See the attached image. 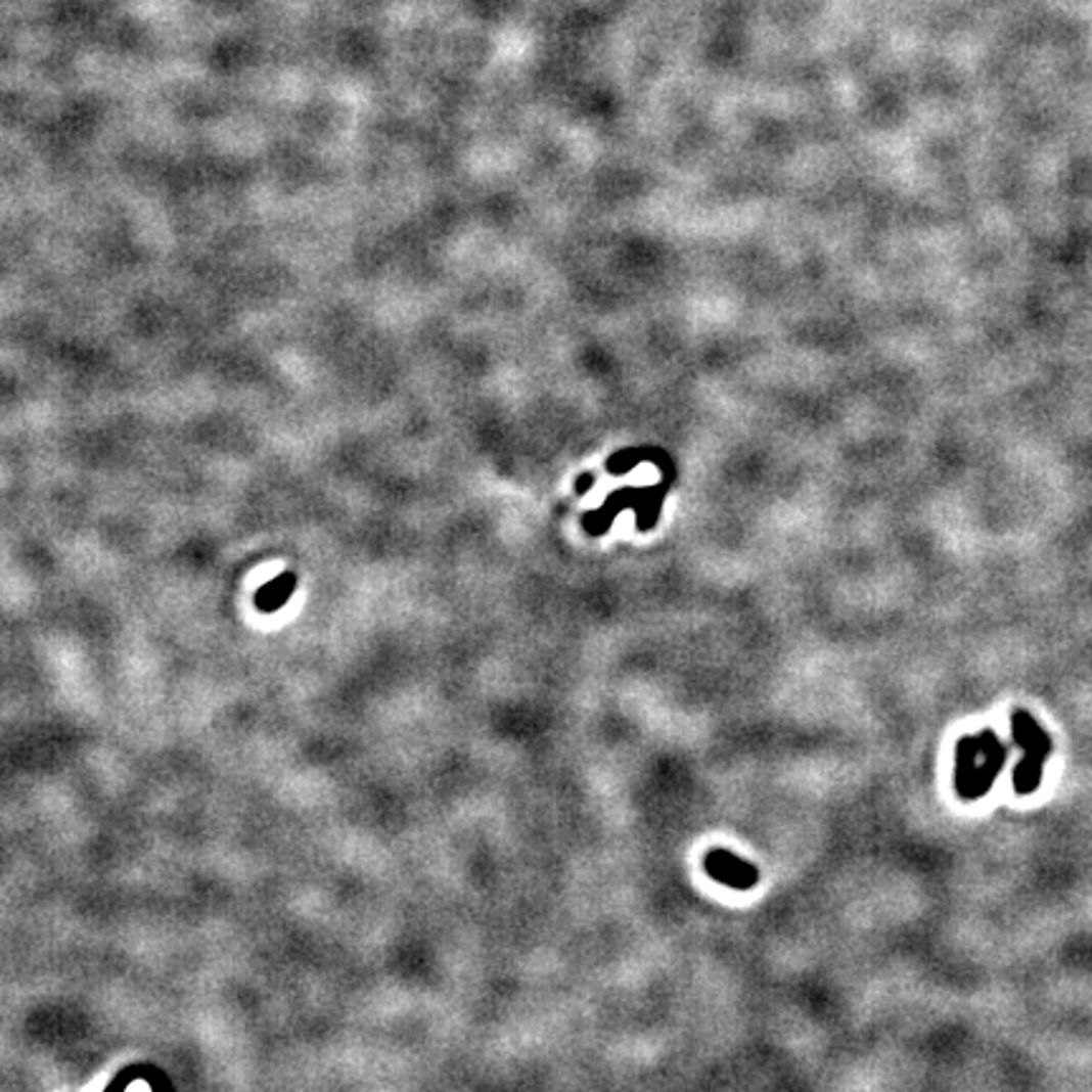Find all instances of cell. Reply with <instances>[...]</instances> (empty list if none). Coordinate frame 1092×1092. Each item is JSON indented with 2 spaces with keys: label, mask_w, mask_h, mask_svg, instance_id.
<instances>
[{
  "label": "cell",
  "mask_w": 1092,
  "mask_h": 1092,
  "mask_svg": "<svg viewBox=\"0 0 1092 1092\" xmlns=\"http://www.w3.org/2000/svg\"><path fill=\"white\" fill-rule=\"evenodd\" d=\"M706 872H709L711 877H716L719 882H724V885L743 888V891L759 880L757 867L752 863H743L736 855L726 853V850L721 848H716L714 853L706 855Z\"/></svg>",
  "instance_id": "obj_1"
}]
</instances>
